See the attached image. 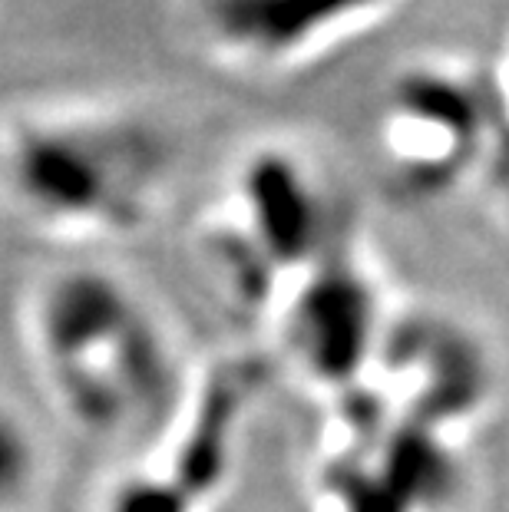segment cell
<instances>
[{
    "label": "cell",
    "mask_w": 509,
    "mask_h": 512,
    "mask_svg": "<svg viewBox=\"0 0 509 512\" xmlns=\"http://www.w3.org/2000/svg\"><path fill=\"white\" fill-rule=\"evenodd\" d=\"M24 341L50 403L93 440H153L189 400L166 321L100 265L50 271L27 294Z\"/></svg>",
    "instance_id": "6da1fadb"
},
{
    "label": "cell",
    "mask_w": 509,
    "mask_h": 512,
    "mask_svg": "<svg viewBox=\"0 0 509 512\" xmlns=\"http://www.w3.org/2000/svg\"><path fill=\"white\" fill-rule=\"evenodd\" d=\"M176 166L159 116L110 96H50L0 116V185L47 235L100 242L156 219Z\"/></svg>",
    "instance_id": "7a4b0ae2"
},
{
    "label": "cell",
    "mask_w": 509,
    "mask_h": 512,
    "mask_svg": "<svg viewBox=\"0 0 509 512\" xmlns=\"http://www.w3.org/2000/svg\"><path fill=\"white\" fill-rule=\"evenodd\" d=\"M351 238L348 212L305 152L265 146L212 202L205 245L238 298L272 304L301 271Z\"/></svg>",
    "instance_id": "3957f363"
},
{
    "label": "cell",
    "mask_w": 509,
    "mask_h": 512,
    "mask_svg": "<svg viewBox=\"0 0 509 512\" xmlns=\"http://www.w3.org/2000/svg\"><path fill=\"white\" fill-rule=\"evenodd\" d=\"M397 0H182L189 34L225 70L278 76L321 60Z\"/></svg>",
    "instance_id": "277c9868"
},
{
    "label": "cell",
    "mask_w": 509,
    "mask_h": 512,
    "mask_svg": "<svg viewBox=\"0 0 509 512\" xmlns=\"http://www.w3.org/2000/svg\"><path fill=\"white\" fill-rule=\"evenodd\" d=\"M281 344L291 361L324 387L344 384L371 351L377 298L354 235L291 281L275 298Z\"/></svg>",
    "instance_id": "5b68a950"
},
{
    "label": "cell",
    "mask_w": 509,
    "mask_h": 512,
    "mask_svg": "<svg viewBox=\"0 0 509 512\" xmlns=\"http://www.w3.org/2000/svg\"><path fill=\"white\" fill-rule=\"evenodd\" d=\"M483 119L480 93L443 67L394 76L381 106V149L397 182L424 185L457 166Z\"/></svg>",
    "instance_id": "8992f818"
},
{
    "label": "cell",
    "mask_w": 509,
    "mask_h": 512,
    "mask_svg": "<svg viewBox=\"0 0 509 512\" xmlns=\"http://www.w3.org/2000/svg\"><path fill=\"white\" fill-rule=\"evenodd\" d=\"M43 446L27 417L0 403V512H30L43 486Z\"/></svg>",
    "instance_id": "52a82bcc"
}]
</instances>
